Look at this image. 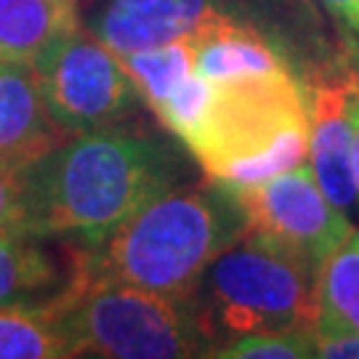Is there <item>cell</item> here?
Segmentation results:
<instances>
[{"label": "cell", "mask_w": 359, "mask_h": 359, "mask_svg": "<svg viewBox=\"0 0 359 359\" xmlns=\"http://www.w3.org/2000/svg\"><path fill=\"white\" fill-rule=\"evenodd\" d=\"M179 160L142 130L75 133L19 173L27 231L99 243L149 200L173 189Z\"/></svg>", "instance_id": "obj_1"}, {"label": "cell", "mask_w": 359, "mask_h": 359, "mask_svg": "<svg viewBox=\"0 0 359 359\" xmlns=\"http://www.w3.org/2000/svg\"><path fill=\"white\" fill-rule=\"evenodd\" d=\"M245 234L234 194L179 189L149 200L86 256L90 271L168 298H192L226 248Z\"/></svg>", "instance_id": "obj_2"}, {"label": "cell", "mask_w": 359, "mask_h": 359, "mask_svg": "<svg viewBox=\"0 0 359 359\" xmlns=\"http://www.w3.org/2000/svg\"><path fill=\"white\" fill-rule=\"evenodd\" d=\"M187 149L224 187H248L309 163V96L287 67L213 83Z\"/></svg>", "instance_id": "obj_3"}, {"label": "cell", "mask_w": 359, "mask_h": 359, "mask_svg": "<svg viewBox=\"0 0 359 359\" xmlns=\"http://www.w3.org/2000/svg\"><path fill=\"white\" fill-rule=\"evenodd\" d=\"M62 330L69 357L181 359L208 357L213 348L192 298H168L102 277L86 258L62 295Z\"/></svg>", "instance_id": "obj_4"}, {"label": "cell", "mask_w": 359, "mask_h": 359, "mask_svg": "<svg viewBox=\"0 0 359 359\" xmlns=\"http://www.w3.org/2000/svg\"><path fill=\"white\" fill-rule=\"evenodd\" d=\"M200 287L208 295L200 311L208 335H213V325H221L226 341L317 325V266L258 231H245L226 248Z\"/></svg>", "instance_id": "obj_5"}, {"label": "cell", "mask_w": 359, "mask_h": 359, "mask_svg": "<svg viewBox=\"0 0 359 359\" xmlns=\"http://www.w3.org/2000/svg\"><path fill=\"white\" fill-rule=\"evenodd\" d=\"M35 69L48 112L69 136L115 126L139 99L123 59L83 29L59 40Z\"/></svg>", "instance_id": "obj_6"}, {"label": "cell", "mask_w": 359, "mask_h": 359, "mask_svg": "<svg viewBox=\"0 0 359 359\" xmlns=\"http://www.w3.org/2000/svg\"><path fill=\"white\" fill-rule=\"evenodd\" d=\"M243 210L245 231H258L311 261L317 269L354 234L346 213L327 200L309 163L248 187H226Z\"/></svg>", "instance_id": "obj_7"}, {"label": "cell", "mask_w": 359, "mask_h": 359, "mask_svg": "<svg viewBox=\"0 0 359 359\" xmlns=\"http://www.w3.org/2000/svg\"><path fill=\"white\" fill-rule=\"evenodd\" d=\"M359 93V67L341 65L322 75L309 96V165L327 200L346 210L357 203L351 168V109Z\"/></svg>", "instance_id": "obj_8"}, {"label": "cell", "mask_w": 359, "mask_h": 359, "mask_svg": "<svg viewBox=\"0 0 359 359\" xmlns=\"http://www.w3.org/2000/svg\"><path fill=\"white\" fill-rule=\"evenodd\" d=\"M67 136L48 112L35 65L0 59V170L25 173Z\"/></svg>", "instance_id": "obj_9"}, {"label": "cell", "mask_w": 359, "mask_h": 359, "mask_svg": "<svg viewBox=\"0 0 359 359\" xmlns=\"http://www.w3.org/2000/svg\"><path fill=\"white\" fill-rule=\"evenodd\" d=\"M208 11V0H109L93 35L115 53L144 51L187 38Z\"/></svg>", "instance_id": "obj_10"}, {"label": "cell", "mask_w": 359, "mask_h": 359, "mask_svg": "<svg viewBox=\"0 0 359 359\" xmlns=\"http://www.w3.org/2000/svg\"><path fill=\"white\" fill-rule=\"evenodd\" d=\"M187 43L192 48L194 72L208 77L210 83L287 67L283 56L253 27L240 25L216 8H210L197 22L187 35Z\"/></svg>", "instance_id": "obj_11"}, {"label": "cell", "mask_w": 359, "mask_h": 359, "mask_svg": "<svg viewBox=\"0 0 359 359\" xmlns=\"http://www.w3.org/2000/svg\"><path fill=\"white\" fill-rule=\"evenodd\" d=\"M80 29L77 0H0V59L38 65Z\"/></svg>", "instance_id": "obj_12"}, {"label": "cell", "mask_w": 359, "mask_h": 359, "mask_svg": "<svg viewBox=\"0 0 359 359\" xmlns=\"http://www.w3.org/2000/svg\"><path fill=\"white\" fill-rule=\"evenodd\" d=\"M38 240L32 234L0 231V306L48 304L72 285H62L56 261Z\"/></svg>", "instance_id": "obj_13"}, {"label": "cell", "mask_w": 359, "mask_h": 359, "mask_svg": "<svg viewBox=\"0 0 359 359\" xmlns=\"http://www.w3.org/2000/svg\"><path fill=\"white\" fill-rule=\"evenodd\" d=\"M69 357L62 330V295L48 304L0 306V359Z\"/></svg>", "instance_id": "obj_14"}, {"label": "cell", "mask_w": 359, "mask_h": 359, "mask_svg": "<svg viewBox=\"0 0 359 359\" xmlns=\"http://www.w3.org/2000/svg\"><path fill=\"white\" fill-rule=\"evenodd\" d=\"M320 330L359 333V240L351 234L317 269V325Z\"/></svg>", "instance_id": "obj_15"}, {"label": "cell", "mask_w": 359, "mask_h": 359, "mask_svg": "<svg viewBox=\"0 0 359 359\" xmlns=\"http://www.w3.org/2000/svg\"><path fill=\"white\" fill-rule=\"evenodd\" d=\"M117 56L123 59L139 96L147 99L152 109L168 102L181 83L194 72L192 48H189L187 38L165 43V46H154V48H144V51L117 53Z\"/></svg>", "instance_id": "obj_16"}, {"label": "cell", "mask_w": 359, "mask_h": 359, "mask_svg": "<svg viewBox=\"0 0 359 359\" xmlns=\"http://www.w3.org/2000/svg\"><path fill=\"white\" fill-rule=\"evenodd\" d=\"M208 357L221 359H309L314 357V327L283 333H245L224 341Z\"/></svg>", "instance_id": "obj_17"}, {"label": "cell", "mask_w": 359, "mask_h": 359, "mask_svg": "<svg viewBox=\"0 0 359 359\" xmlns=\"http://www.w3.org/2000/svg\"><path fill=\"white\" fill-rule=\"evenodd\" d=\"M210 93H213V83L208 77L192 72L176 88V93L168 102L160 104L154 112L165 123V128L173 136H179L184 144H189V139L197 133V128H200V123H203V117L208 112Z\"/></svg>", "instance_id": "obj_18"}, {"label": "cell", "mask_w": 359, "mask_h": 359, "mask_svg": "<svg viewBox=\"0 0 359 359\" xmlns=\"http://www.w3.org/2000/svg\"><path fill=\"white\" fill-rule=\"evenodd\" d=\"M0 231L29 234L27 231L25 200H22L19 176L6 173V170H0Z\"/></svg>", "instance_id": "obj_19"}, {"label": "cell", "mask_w": 359, "mask_h": 359, "mask_svg": "<svg viewBox=\"0 0 359 359\" xmlns=\"http://www.w3.org/2000/svg\"><path fill=\"white\" fill-rule=\"evenodd\" d=\"M314 357L359 359V333H348V330H320V327H314Z\"/></svg>", "instance_id": "obj_20"}, {"label": "cell", "mask_w": 359, "mask_h": 359, "mask_svg": "<svg viewBox=\"0 0 359 359\" xmlns=\"http://www.w3.org/2000/svg\"><path fill=\"white\" fill-rule=\"evenodd\" d=\"M351 168H354V184H357V203H359V93L351 109Z\"/></svg>", "instance_id": "obj_21"}, {"label": "cell", "mask_w": 359, "mask_h": 359, "mask_svg": "<svg viewBox=\"0 0 359 359\" xmlns=\"http://www.w3.org/2000/svg\"><path fill=\"white\" fill-rule=\"evenodd\" d=\"M344 22L359 32V0H348V8L344 13Z\"/></svg>", "instance_id": "obj_22"}, {"label": "cell", "mask_w": 359, "mask_h": 359, "mask_svg": "<svg viewBox=\"0 0 359 359\" xmlns=\"http://www.w3.org/2000/svg\"><path fill=\"white\" fill-rule=\"evenodd\" d=\"M320 3L330 13H335L338 19H344V13H346V8H348V0H320Z\"/></svg>", "instance_id": "obj_23"}, {"label": "cell", "mask_w": 359, "mask_h": 359, "mask_svg": "<svg viewBox=\"0 0 359 359\" xmlns=\"http://www.w3.org/2000/svg\"><path fill=\"white\" fill-rule=\"evenodd\" d=\"M354 234H357V240H359V231H354Z\"/></svg>", "instance_id": "obj_24"}]
</instances>
